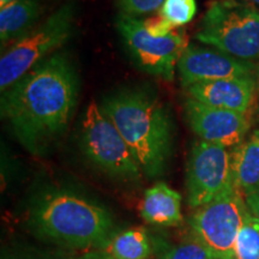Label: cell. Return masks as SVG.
Masks as SVG:
<instances>
[{"mask_svg": "<svg viewBox=\"0 0 259 259\" xmlns=\"http://www.w3.org/2000/svg\"><path fill=\"white\" fill-rule=\"evenodd\" d=\"M78 88L72 61L57 52L2 93V119L27 150L40 154L67 130Z\"/></svg>", "mask_w": 259, "mask_h": 259, "instance_id": "obj_1", "label": "cell"}, {"mask_svg": "<svg viewBox=\"0 0 259 259\" xmlns=\"http://www.w3.org/2000/svg\"><path fill=\"white\" fill-rule=\"evenodd\" d=\"M101 108L124 138L148 177L163 171L170 156L173 128L167 108L153 94L124 89L103 100Z\"/></svg>", "mask_w": 259, "mask_h": 259, "instance_id": "obj_2", "label": "cell"}, {"mask_svg": "<svg viewBox=\"0 0 259 259\" xmlns=\"http://www.w3.org/2000/svg\"><path fill=\"white\" fill-rule=\"evenodd\" d=\"M31 222L42 235L70 247H106L113 229L107 209L63 190L45 192L35 199Z\"/></svg>", "mask_w": 259, "mask_h": 259, "instance_id": "obj_3", "label": "cell"}, {"mask_svg": "<svg viewBox=\"0 0 259 259\" xmlns=\"http://www.w3.org/2000/svg\"><path fill=\"white\" fill-rule=\"evenodd\" d=\"M194 38L238 59L259 60V10L238 0H215Z\"/></svg>", "mask_w": 259, "mask_h": 259, "instance_id": "obj_4", "label": "cell"}, {"mask_svg": "<svg viewBox=\"0 0 259 259\" xmlns=\"http://www.w3.org/2000/svg\"><path fill=\"white\" fill-rule=\"evenodd\" d=\"M74 10L71 4L61 6L44 23L15 42L0 59V90L14 85L36 65L57 53L72 35Z\"/></svg>", "mask_w": 259, "mask_h": 259, "instance_id": "obj_5", "label": "cell"}, {"mask_svg": "<svg viewBox=\"0 0 259 259\" xmlns=\"http://www.w3.org/2000/svg\"><path fill=\"white\" fill-rule=\"evenodd\" d=\"M79 141L84 156L108 176L136 180L143 173L120 132L95 101L84 112Z\"/></svg>", "mask_w": 259, "mask_h": 259, "instance_id": "obj_6", "label": "cell"}, {"mask_svg": "<svg viewBox=\"0 0 259 259\" xmlns=\"http://www.w3.org/2000/svg\"><path fill=\"white\" fill-rule=\"evenodd\" d=\"M116 28L134 63L144 72L164 80H173L176 69L187 37L183 29L177 28L167 36H155L148 31L144 19L120 12Z\"/></svg>", "mask_w": 259, "mask_h": 259, "instance_id": "obj_7", "label": "cell"}, {"mask_svg": "<svg viewBox=\"0 0 259 259\" xmlns=\"http://www.w3.org/2000/svg\"><path fill=\"white\" fill-rule=\"evenodd\" d=\"M250 210L238 187L196 209L190 219L193 236L216 259H235L236 239Z\"/></svg>", "mask_w": 259, "mask_h": 259, "instance_id": "obj_8", "label": "cell"}, {"mask_svg": "<svg viewBox=\"0 0 259 259\" xmlns=\"http://www.w3.org/2000/svg\"><path fill=\"white\" fill-rule=\"evenodd\" d=\"M231 153L221 145L198 141L191 149L186 168L187 200L198 209L234 187Z\"/></svg>", "mask_w": 259, "mask_h": 259, "instance_id": "obj_9", "label": "cell"}, {"mask_svg": "<svg viewBox=\"0 0 259 259\" xmlns=\"http://www.w3.org/2000/svg\"><path fill=\"white\" fill-rule=\"evenodd\" d=\"M184 112L187 124L200 141L225 148L240 144L251 126L250 114L204 105L189 96Z\"/></svg>", "mask_w": 259, "mask_h": 259, "instance_id": "obj_10", "label": "cell"}, {"mask_svg": "<svg viewBox=\"0 0 259 259\" xmlns=\"http://www.w3.org/2000/svg\"><path fill=\"white\" fill-rule=\"evenodd\" d=\"M177 69L181 85L185 89L202 82L254 76L257 71L253 61L238 59L219 50L194 45H189L184 51Z\"/></svg>", "mask_w": 259, "mask_h": 259, "instance_id": "obj_11", "label": "cell"}, {"mask_svg": "<svg viewBox=\"0 0 259 259\" xmlns=\"http://www.w3.org/2000/svg\"><path fill=\"white\" fill-rule=\"evenodd\" d=\"M255 87L257 80L250 76L197 83L185 90L187 96L204 105L250 114Z\"/></svg>", "mask_w": 259, "mask_h": 259, "instance_id": "obj_12", "label": "cell"}, {"mask_svg": "<svg viewBox=\"0 0 259 259\" xmlns=\"http://www.w3.org/2000/svg\"><path fill=\"white\" fill-rule=\"evenodd\" d=\"M141 216L151 225H180L183 221L180 193L163 183L155 184L145 191L141 204Z\"/></svg>", "mask_w": 259, "mask_h": 259, "instance_id": "obj_13", "label": "cell"}, {"mask_svg": "<svg viewBox=\"0 0 259 259\" xmlns=\"http://www.w3.org/2000/svg\"><path fill=\"white\" fill-rule=\"evenodd\" d=\"M231 166L234 185L245 197L259 189V130L234 148Z\"/></svg>", "mask_w": 259, "mask_h": 259, "instance_id": "obj_14", "label": "cell"}, {"mask_svg": "<svg viewBox=\"0 0 259 259\" xmlns=\"http://www.w3.org/2000/svg\"><path fill=\"white\" fill-rule=\"evenodd\" d=\"M40 14L41 6L38 0H18L0 9L2 51L30 32Z\"/></svg>", "mask_w": 259, "mask_h": 259, "instance_id": "obj_15", "label": "cell"}, {"mask_svg": "<svg viewBox=\"0 0 259 259\" xmlns=\"http://www.w3.org/2000/svg\"><path fill=\"white\" fill-rule=\"evenodd\" d=\"M105 251L113 259H148L151 246L144 229L131 228L113 236Z\"/></svg>", "mask_w": 259, "mask_h": 259, "instance_id": "obj_16", "label": "cell"}, {"mask_svg": "<svg viewBox=\"0 0 259 259\" xmlns=\"http://www.w3.org/2000/svg\"><path fill=\"white\" fill-rule=\"evenodd\" d=\"M235 259H259V220L248 212L236 239Z\"/></svg>", "mask_w": 259, "mask_h": 259, "instance_id": "obj_17", "label": "cell"}, {"mask_svg": "<svg viewBox=\"0 0 259 259\" xmlns=\"http://www.w3.org/2000/svg\"><path fill=\"white\" fill-rule=\"evenodd\" d=\"M160 16L176 28L190 23L197 12L196 0H164Z\"/></svg>", "mask_w": 259, "mask_h": 259, "instance_id": "obj_18", "label": "cell"}, {"mask_svg": "<svg viewBox=\"0 0 259 259\" xmlns=\"http://www.w3.org/2000/svg\"><path fill=\"white\" fill-rule=\"evenodd\" d=\"M163 259H216L198 239L192 238L184 241L168 252Z\"/></svg>", "mask_w": 259, "mask_h": 259, "instance_id": "obj_19", "label": "cell"}, {"mask_svg": "<svg viewBox=\"0 0 259 259\" xmlns=\"http://www.w3.org/2000/svg\"><path fill=\"white\" fill-rule=\"evenodd\" d=\"M122 14L138 17L160 10L164 0H116Z\"/></svg>", "mask_w": 259, "mask_h": 259, "instance_id": "obj_20", "label": "cell"}, {"mask_svg": "<svg viewBox=\"0 0 259 259\" xmlns=\"http://www.w3.org/2000/svg\"><path fill=\"white\" fill-rule=\"evenodd\" d=\"M144 23L148 31L151 35H155V36H167V35H169L171 31H174L177 29L169 22L162 18L160 15L156 16V17L144 19Z\"/></svg>", "mask_w": 259, "mask_h": 259, "instance_id": "obj_21", "label": "cell"}, {"mask_svg": "<svg viewBox=\"0 0 259 259\" xmlns=\"http://www.w3.org/2000/svg\"><path fill=\"white\" fill-rule=\"evenodd\" d=\"M245 199L250 212L259 220V189L255 190L254 192L247 194Z\"/></svg>", "mask_w": 259, "mask_h": 259, "instance_id": "obj_22", "label": "cell"}, {"mask_svg": "<svg viewBox=\"0 0 259 259\" xmlns=\"http://www.w3.org/2000/svg\"><path fill=\"white\" fill-rule=\"evenodd\" d=\"M82 259H113L109 257L107 253H92L89 255H87V257H83Z\"/></svg>", "mask_w": 259, "mask_h": 259, "instance_id": "obj_23", "label": "cell"}, {"mask_svg": "<svg viewBox=\"0 0 259 259\" xmlns=\"http://www.w3.org/2000/svg\"><path fill=\"white\" fill-rule=\"evenodd\" d=\"M18 2V0H0V9L5 8V6H8L10 4H12V3H16Z\"/></svg>", "mask_w": 259, "mask_h": 259, "instance_id": "obj_24", "label": "cell"}, {"mask_svg": "<svg viewBox=\"0 0 259 259\" xmlns=\"http://www.w3.org/2000/svg\"><path fill=\"white\" fill-rule=\"evenodd\" d=\"M251 2H253V3H255V4H259V0H251Z\"/></svg>", "mask_w": 259, "mask_h": 259, "instance_id": "obj_25", "label": "cell"}, {"mask_svg": "<svg viewBox=\"0 0 259 259\" xmlns=\"http://www.w3.org/2000/svg\"><path fill=\"white\" fill-rule=\"evenodd\" d=\"M258 109H259V108H258Z\"/></svg>", "mask_w": 259, "mask_h": 259, "instance_id": "obj_26", "label": "cell"}]
</instances>
